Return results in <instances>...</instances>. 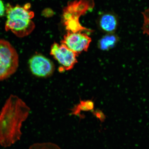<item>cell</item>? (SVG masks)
<instances>
[{"label": "cell", "mask_w": 149, "mask_h": 149, "mask_svg": "<svg viewBox=\"0 0 149 149\" xmlns=\"http://www.w3.org/2000/svg\"><path fill=\"white\" fill-rule=\"evenodd\" d=\"M31 109L21 98L12 95L0 111V145L9 148L19 141L22 128L30 113Z\"/></svg>", "instance_id": "obj_1"}, {"label": "cell", "mask_w": 149, "mask_h": 149, "mask_svg": "<svg viewBox=\"0 0 149 149\" xmlns=\"http://www.w3.org/2000/svg\"><path fill=\"white\" fill-rule=\"evenodd\" d=\"M30 7L29 3L23 6L18 5L13 6L7 3L6 6V31H10L20 38L31 34L35 29V25L32 20L34 13L30 10Z\"/></svg>", "instance_id": "obj_2"}, {"label": "cell", "mask_w": 149, "mask_h": 149, "mask_svg": "<svg viewBox=\"0 0 149 149\" xmlns=\"http://www.w3.org/2000/svg\"><path fill=\"white\" fill-rule=\"evenodd\" d=\"M19 63L18 55L14 47L7 41L0 39V81L14 74Z\"/></svg>", "instance_id": "obj_3"}, {"label": "cell", "mask_w": 149, "mask_h": 149, "mask_svg": "<svg viewBox=\"0 0 149 149\" xmlns=\"http://www.w3.org/2000/svg\"><path fill=\"white\" fill-rule=\"evenodd\" d=\"M50 54L66 70L72 69L77 62L78 54L63 43L54 44L52 46Z\"/></svg>", "instance_id": "obj_4"}, {"label": "cell", "mask_w": 149, "mask_h": 149, "mask_svg": "<svg viewBox=\"0 0 149 149\" xmlns=\"http://www.w3.org/2000/svg\"><path fill=\"white\" fill-rule=\"evenodd\" d=\"M30 70L33 75L39 77H46L51 75L54 70L52 61L41 54L33 56L29 61Z\"/></svg>", "instance_id": "obj_5"}, {"label": "cell", "mask_w": 149, "mask_h": 149, "mask_svg": "<svg viewBox=\"0 0 149 149\" xmlns=\"http://www.w3.org/2000/svg\"><path fill=\"white\" fill-rule=\"evenodd\" d=\"M91 39L85 33L80 32H69L64 37L63 44L77 54L88 49Z\"/></svg>", "instance_id": "obj_6"}, {"label": "cell", "mask_w": 149, "mask_h": 149, "mask_svg": "<svg viewBox=\"0 0 149 149\" xmlns=\"http://www.w3.org/2000/svg\"><path fill=\"white\" fill-rule=\"evenodd\" d=\"M98 24L103 32L107 33H115L119 24L118 17L113 12L104 13L99 18Z\"/></svg>", "instance_id": "obj_7"}, {"label": "cell", "mask_w": 149, "mask_h": 149, "mask_svg": "<svg viewBox=\"0 0 149 149\" xmlns=\"http://www.w3.org/2000/svg\"><path fill=\"white\" fill-rule=\"evenodd\" d=\"M120 40V37L115 33H107L100 40L98 47L102 50L108 51L114 47Z\"/></svg>", "instance_id": "obj_8"}, {"label": "cell", "mask_w": 149, "mask_h": 149, "mask_svg": "<svg viewBox=\"0 0 149 149\" xmlns=\"http://www.w3.org/2000/svg\"><path fill=\"white\" fill-rule=\"evenodd\" d=\"M94 103L91 100L81 102L79 105L76 106L72 110L71 114L79 116L81 119L84 118L83 115L81 114V111H88L94 110Z\"/></svg>", "instance_id": "obj_9"}, {"label": "cell", "mask_w": 149, "mask_h": 149, "mask_svg": "<svg viewBox=\"0 0 149 149\" xmlns=\"http://www.w3.org/2000/svg\"><path fill=\"white\" fill-rule=\"evenodd\" d=\"M29 149H61L56 144L51 142L36 143L31 145Z\"/></svg>", "instance_id": "obj_10"}, {"label": "cell", "mask_w": 149, "mask_h": 149, "mask_svg": "<svg viewBox=\"0 0 149 149\" xmlns=\"http://www.w3.org/2000/svg\"><path fill=\"white\" fill-rule=\"evenodd\" d=\"M143 17V23L141 30L144 34L149 36V7L141 12Z\"/></svg>", "instance_id": "obj_11"}, {"label": "cell", "mask_w": 149, "mask_h": 149, "mask_svg": "<svg viewBox=\"0 0 149 149\" xmlns=\"http://www.w3.org/2000/svg\"><path fill=\"white\" fill-rule=\"evenodd\" d=\"M93 114L97 119L99 120L100 122H103L105 121L106 116L102 111L100 109H96L92 111Z\"/></svg>", "instance_id": "obj_12"}, {"label": "cell", "mask_w": 149, "mask_h": 149, "mask_svg": "<svg viewBox=\"0 0 149 149\" xmlns=\"http://www.w3.org/2000/svg\"><path fill=\"white\" fill-rule=\"evenodd\" d=\"M6 8L2 0H0V17H3L6 14Z\"/></svg>", "instance_id": "obj_13"}]
</instances>
